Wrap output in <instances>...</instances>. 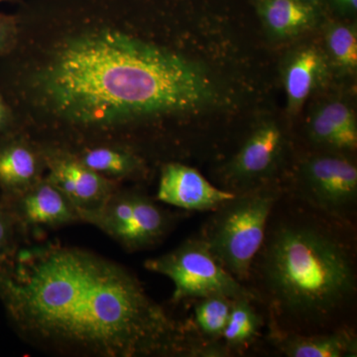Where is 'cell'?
Segmentation results:
<instances>
[{"label": "cell", "instance_id": "1", "mask_svg": "<svg viewBox=\"0 0 357 357\" xmlns=\"http://www.w3.org/2000/svg\"><path fill=\"white\" fill-rule=\"evenodd\" d=\"M175 0H22L0 91L21 129L74 150L121 145L152 161L217 88L185 52Z\"/></svg>", "mask_w": 357, "mask_h": 357}, {"label": "cell", "instance_id": "2", "mask_svg": "<svg viewBox=\"0 0 357 357\" xmlns=\"http://www.w3.org/2000/svg\"><path fill=\"white\" fill-rule=\"evenodd\" d=\"M0 303L13 330L65 356H191L187 326L109 258L53 241L26 243L0 268Z\"/></svg>", "mask_w": 357, "mask_h": 357}, {"label": "cell", "instance_id": "3", "mask_svg": "<svg viewBox=\"0 0 357 357\" xmlns=\"http://www.w3.org/2000/svg\"><path fill=\"white\" fill-rule=\"evenodd\" d=\"M338 223L316 211L269 220L251 271L259 281L258 298H266L276 319L275 330L332 332L354 306L356 256Z\"/></svg>", "mask_w": 357, "mask_h": 357}, {"label": "cell", "instance_id": "4", "mask_svg": "<svg viewBox=\"0 0 357 357\" xmlns=\"http://www.w3.org/2000/svg\"><path fill=\"white\" fill-rule=\"evenodd\" d=\"M279 201L280 192L266 185L237 194L213 211L199 234L215 259L243 284L250 278Z\"/></svg>", "mask_w": 357, "mask_h": 357}, {"label": "cell", "instance_id": "5", "mask_svg": "<svg viewBox=\"0 0 357 357\" xmlns=\"http://www.w3.org/2000/svg\"><path fill=\"white\" fill-rule=\"evenodd\" d=\"M144 268L170 279L174 284V304L210 296L236 300H259L255 291L244 286L222 266L199 236L144 262Z\"/></svg>", "mask_w": 357, "mask_h": 357}, {"label": "cell", "instance_id": "6", "mask_svg": "<svg viewBox=\"0 0 357 357\" xmlns=\"http://www.w3.org/2000/svg\"><path fill=\"white\" fill-rule=\"evenodd\" d=\"M303 203L344 225L351 222L357 203L356 166L342 154L312 156L300 169Z\"/></svg>", "mask_w": 357, "mask_h": 357}, {"label": "cell", "instance_id": "7", "mask_svg": "<svg viewBox=\"0 0 357 357\" xmlns=\"http://www.w3.org/2000/svg\"><path fill=\"white\" fill-rule=\"evenodd\" d=\"M41 147L45 176L70 199L77 213L96 210L121 188V183L96 173L70 150L46 144Z\"/></svg>", "mask_w": 357, "mask_h": 357}, {"label": "cell", "instance_id": "8", "mask_svg": "<svg viewBox=\"0 0 357 357\" xmlns=\"http://www.w3.org/2000/svg\"><path fill=\"white\" fill-rule=\"evenodd\" d=\"M284 138L276 124L256 129L225 168L229 185L225 190L241 194L260 188L273 175L282 157Z\"/></svg>", "mask_w": 357, "mask_h": 357}, {"label": "cell", "instance_id": "9", "mask_svg": "<svg viewBox=\"0 0 357 357\" xmlns=\"http://www.w3.org/2000/svg\"><path fill=\"white\" fill-rule=\"evenodd\" d=\"M236 196L211 184L191 166L167 161L160 167L156 199L185 211H215Z\"/></svg>", "mask_w": 357, "mask_h": 357}, {"label": "cell", "instance_id": "10", "mask_svg": "<svg viewBox=\"0 0 357 357\" xmlns=\"http://www.w3.org/2000/svg\"><path fill=\"white\" fill-rule=\"evenodd\" d=\"M7 198L27 237L35 231L81 222L74 204L46 176L17 196Z\"/></svg>", "mask_w": 357, "mask_h": 357}, {"label": "cell", "instance_id": "11", "mask_svg": "<svg viewBox=\"0 0 357 357\" xmlns=\"http://www.w3.org/2000/svg\"><path fill=\"white\" fill-rule=\"evenodd\" d=\"M43 150L23 129L0 134V192L15 197L46 175Z\"/></svg>", "mask_w": 357, "mask_h": 357}, {"label": "cell", "instance_id": "12", "mask_svg": "<svg viewBox=\"0 0 357 357\" xmlns=\"http://www.w3.org/2000/svg\"><path fill=\"white\" fill-rule=\"evenodd\" d=\"M175 222L176 215L135 190L132 215L114 241L128 252L153 248L165 238Z\"/></svg>", "mask_w": 357, "mask_h": 357}, {"label": "cell", "instance_id": "13", "mask_svg": "<svg viewBox=\"0 0 357 357\" xmlns=\"http://www.w3.org/2000/svg\"><path fill=\"white\" fill-rule=\"evenodd\" d=\"M273 344L288 357H352L357 356L356 335L345 328L332 332L298 333L272 331Z\"/></svg>", "mask_w": 357, "mask_h": 357}, {"label": "cell", "instance_id": "14", "mask_svg": "<svg viewBox=\"0 0 357 357\" xmlns=\"http://www.w3.org/2000/svg\"><path fill=\"white\" fill-rule=\"evenodd\" d=\"M72 152L96 173L121 184L124 181L146 180L149 175V160L131 148L100 144Z\"/></svg>", "mask_w": 357, "mask_h": 357}, {"label": "cell", "instance_id": "15", "mask_svg": "<svg viewBox=\"0 0 357 357\" xmlns=\"http://www.w3.org/2000/svg\"><path fill=\"white\" fill-rule=\"evenodd\" d=\"M309 133L314 143L333 151H354L357 147L356 116L344 102L319 107L310 121Z\"/></svg>", "mask_w": 357, "mask_h": 357}, {"label": "cell", "instance_id": "16", "mask_svg": "<svg viewBox=\"0 0 357 357\" xmlns=\"http://www.w3.org/2000/svg\"><path fill=\"white\" fill-rule=\"evenodd\" d=\"M326 64L319 51L306 48L297 52L285 70V89L288 109L292 114L299 112L325 74Z\"/></svg>", "mask_w": 357, "mask_h": 357}, {"label": "cell", "instance_id": "17", "mask_svg": "<svg viewBox=\"0 0 357 357\" xmlns=\"http://www.w3.org/2000/svg\"><path fill=\"white\" fill-rule=\"evenodd\" d=\"M258 7L267 29L280 38L304 31L316 20L314 4L300 0H260Z\"/></svg>", "mask_w": 357, "mask_h": 357}, {"label": "cell", "instance_id": "18", "mask_svg": "<svg viewBox=\"0 0 357 357\" xmlns=\"http://www.w3.org/2000/svg\"><path fill=\"white\" fill-rule=\"evenodd\" d=\"M261 326L262 318L252 306V301L234 300L222 340L229 351L243 349L255 340Z\"/></svg>", "mask_w": 357, "mask_h": 357}, {"label": "cell", "instance_id": "19", "mask_svg": "<svg viewBox=\"0 0 357 357\" xmlns=\"http://www.w3.org/2000/svg\"><path fill=\"white\" fill-rule=\"evenodd\" d=\"M192 325L195 333L202 335V342H217L222 340L229 321L234 300L225 296H210L196 300Z\"/></svg>", "mask_w": 357, "mask_h": 357}, {"label": "cell", "instance_id": "20", "mask_svg": "<svg viewBox=\"0 0 357 357\" xmlns=\"http://www.w3.org/2000/svg\"><path fill=\"white\" fill-rule=\"evenodd\" d=\"M28 243L10 201L0 192V268L13 259L21 246Z\"/></svg>", "mask_w": 357, "mask_h": 357}, {"label": "cell", "instance_id": "21", "mask_svg": "<svg viewBox=\"0 0 357 357\" xmlns=\"http://www.w3.org/2000/svg\"><path fill=\"white\" fill-rule=\"evenodd\" d=\"M326 44L333 60L340 67L354 70L357 66L356 32L347 25H333L326 34Z\"/></svg>", "mask_w": 357, "mask_h": 357}, {"label": "cell", "instance_id": "22", "mask_svg": "<svg viewBox=\"0 0 357 357\" xmlns=\"http://www.w3.org/2000/svg\"><path fill=\"white\" fill-rule=\"evenodd\" d=\"M18 33L20 27L15 14L0 13V57H6L15 48Z\"/></svg>", "mask_w": 357, "mask_h": 357}, {"label": "cell", "instance_id": "23", "mask_svg": "<svg viewBox=\"0 0 357 357\" xmlns=\"http://www.w3.org/2000/svg\"><path fill=\"white\" fill-rule=\"evenodd\" d=\"M20 128L13 107L0 91V134L11 132Z\"/></svg>", "mask_w": 357, "mask_h": 357}, {"label": "cell", "instance_id": "24", "mask_svg": "<svg viewBox=\"0 0 357 357\" xmlns=\"http://www.w3.org/2000/svg\"><path fill=\"white\" fill-rule=\"evenodd\" d=\"M340 8L345 11H356L357 7V0H333Z\"/></svg>", "mask_w": 357, "mask_h": 357}, {"label": "cell", "instance_id": "25", "mask_svg": "<svg viewBox=\"0 0 357 357\" xmlns=\"http://www.w3.org/2000/svg\"><path fill=\"white\" fill-rule=\"evenodd\" d=\"M300 1L306 2V3H312V2L317 1V0H300Z\"/></svg>", "mask_w": 357, "mask_h": 357}, {"label": "cell", "instance_id": "26", "mask_svg": "<svg viewBox=\"0 0 357 357\" xmlns=\"http://www.w3.org/2000/svg\"><path fill=\"white\" fill-rule=\"evenodd\" d=\"M6 1H15V0H0V3H1V2H6Z\"/></svg>", "mask_w": 357, "mask_h": 357}]
</instances>
